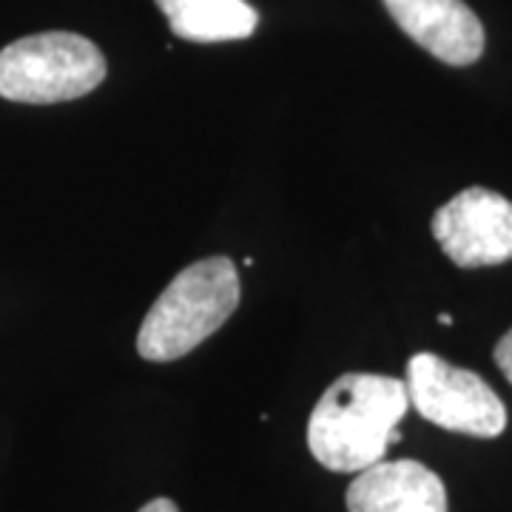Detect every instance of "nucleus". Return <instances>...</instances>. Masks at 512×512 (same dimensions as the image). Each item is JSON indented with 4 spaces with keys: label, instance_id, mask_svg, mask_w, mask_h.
Listing matches in <instances>:
<instances>
[{
    "label": "nucleus",
    "instance_id": "f257e3e1",
    "mask_svg": "<svg viewBox=\"0 0 512 512\" xmlns=\"http://www.w3.org/2000/svg\"><path fill=\"white\" fill-rule=\"evenodd\" d=\"M407 384L379 373H345L322 393L308 419L313 458L333 473H362L402 441Z\"/></svg>",
    "mask_w": 512,
    "mask_h": 512
},
{
    "label": "nucleus",
    "instance_id": "f03ea898",
    "mask_svg": "<svg viewBox=\"0 0 512 512\" xmlns=\"http://www.w3.org/2000/svg\"><path fill=\"white\" fill-rule=\"evenodd\" d=\"M237 265L228 256H208L168 282L137 333V353L146 362H174L200 348L239 308Z\"/></svg>",
    "mask_w": 512,
    "mask_h": 512
},
{
    "label": "nucleus",
    "instance_id": "7ed1b4c3",
    "mask_svg": "<svg viewBox=\"0 0 512 512\" xmlns=\"http://www.w3.org/2000/svg\"><path fill=\"white\" fill-rule=\"evenodd\" d=\"M106 80V57L89 37L43 32L0 52V97L12 103H69Z\"/></svg>",
    "mask_w": 512,
    "mask_h": 512
},
{
    "label": "nucleus",
    "instance_id": "20e7f679",
    "mask_svg": "<svg viewBox=\"0 0 512 512\" xmlns=\"http://www.w3.org/2000/svg\"><path fill=\"white\" fill-rule=\"evenodd\" d=\"M404 384L421 419L436 427L476 439H495L507 427V407L493 387L436 353H416L407 362Z\"/></svg>",
    "mask_w": 512,
    "mask_h": 512
},
{
    "label": "nucleus",
    "instance_id": "39448f33",
    "mask_svg": "<svg viewBox=\"0 0 512 512\" xmlns=\"http://www.w3.org/2000/svg\"><path fill=\"white\" fill-rule=\"evenodd\" d=\"M433 237L458 268L512 259V202L490 188H464L433 217Z\"/></svg>",
    "mask_w": 512,
    "mask_h": 512
},
{
    "label": "nucleus",
    "instance_id": "423d86ee",
    "mask_svg": "<svg viewBox=\"0 0 512 512\" xmlns=\"http://www.w3.org/2000/svg\"><path fill=\"white\" fill-rule=\"evenodd\" d=\"M390 18L447 66H470L484 52V26L464 0H384Z\"/></svg>",
    "mask_w": 512,
    "mask_h": 512
},
{
    "label": "nucleus",
    "instance_id": "0eeeda50",
    "mask_svg": "<svg viewBox=\"0 0 512 512\" xmlns=\"http://www.w3.org/2000/svg\"><path fill=\"white\" fill-rule=\"evenodd\" d=\"M348 512H447V490L421 461H379L356 473L348 487Z\"/></svg>",
    "mask_w": 512,
    "mask_h": 512
},
{
    "label": "nucleus",
    "instance_id": "6e6552de",
    "mask_svg": "<svg viewBox=\"0 0 512 512\" xmlns=\"http://www.w3.org/2000/svg\"><path fill=\"white\" fill-rule=\"evenodd\" d=\"M171 32L191 43L245 40L256 32L259 15L248 0H157Z\"/></svg>",
    "mask_w": 512,
    "mask_h": 512
},
{
    "label": "nucleus",
    "instance_id": "1a4fd4ad",
    "mask_svg": "<svg viewBox=\"0 0 512 512\" xmlns=\"http://www.w3.org/2000/svg\"><path fill=\"white\" fill-rule=\"evenodd\" d=\"M495 365L501 367V373L507 376V382L512 384V328L498 339V345L493 350Z\"/></svg>",
    "mask_w": 512,
    "mask_h": 512
},
{
    "label": "nucleus",
    "instance_id": "9d476101",
    "mask_svg": "<svg viewBox=\"0 0 512 512\" xmlns=\"http://www.w3.org/2000/svg\"><path fill=\"white\" fill-rule=\"evenodd\" d=\"M140 512H180V507L171 498H154L146 507H140Z\"/></svg>",
    "mask_w": 512,
    "mask_h": 512
},
{
    "label": "nucleus",
    "instance_id": "9b49d317",
    "mask_svg": "<svg viewBox=\"0 0 512 512\" xmlns=\"http://www.w3.org/2000/svg\"><path fill=\"white\" fill-rule=\"evenodd\" d=\"M439 322H441V325H453V316H450V313H441Z\"/></svg>",
    "mask_w": 512,
    "mask_h": 512
}]
</instances>
